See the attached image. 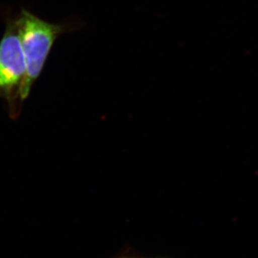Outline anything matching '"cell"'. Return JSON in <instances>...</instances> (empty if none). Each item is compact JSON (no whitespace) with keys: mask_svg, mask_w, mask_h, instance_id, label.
Returning <instances> with one entry per match:
<instances>
[{"mask_svg":"<svg viewBox=\"0 0 258 258\" xmlns=\"http://www.w3.org/2000/svg\"><path fill=\"white\" fill-rule=\"evenodd\" d=\"M15 15L27 69L23 90V98L25 101L40 77L58 38L67 33L73 32L82 25H77L76 21L58 24L47 22L25 9H21Z\"/></svg>","mask_w":258,"mask_h":258,"instance_id":"cell-1","label":"cell"},{"mask_svg":"<svg viewBox=\"0 0 258 258\" xmlns=\"http://www.w3.org/2000/svg\"><path fill=\"white\" fill-rule=\"evenodd\" d=\"M119 258H137V257H129V256H122V257Z\"/></svg>","mask_w":258,"mask_h":258,"instance_id":"cell-3","label":"cell"},{"mask_svg":"<svg viewBox=\"0 0 258 258\" xmlns=\"http://www.w3.org/2000/svg\"><path fill=\"white\" fill-rule=\"evenodd\" d=\"M5 30L0 40V98L6 103L8 113L17 120L22 112L23 90L27 69L22 45L20 42L16 15L10 9L1 10Z\"/></svg>","mask_w":258,"mask_h":258,"instance_id":"cell-2","label":"cell"}]
</instances>
